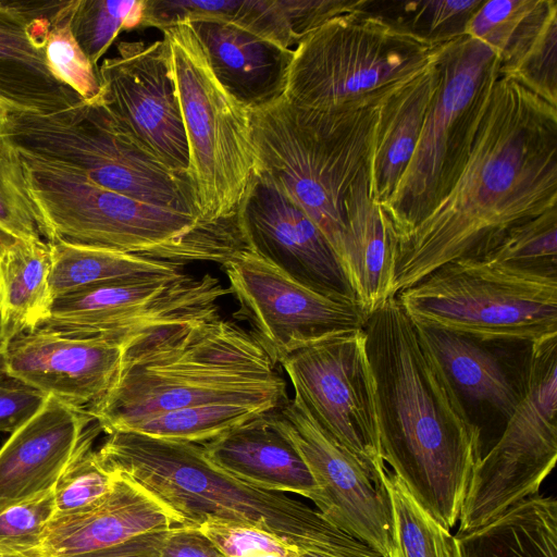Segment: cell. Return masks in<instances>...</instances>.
I'll list each match as a JSON object with an SVG mask.
<instances>
[{"label": "cell", "instance_id": "17", "mask_svg": "<svg viewBox=\"0 0 557 557\" xmlns=\"http://www.w3.org/2000/svg\"><path fill=\"white\" fill-rule=\"evenodd\" d=\"M99 65L100 100L174 172L188 175L189 153L165 41H120Z\"/></svg>", "mask_w": 557, "mask_h": 557}, {"label": "cell", "instance_id": "46", "mask_svg": "<svg viewBox=\"0 0 557 557\" xmlns=\"http://www.w3.org/2000/svg\"><path fill=\"white\" fill-rule=\"evenodd\" d=\"M47 399L40 391L17 381L0 383V432L16 431L42 408Z\"/></svg>", "mask_w": 557, "mask_h": 557}, {"label": "cell", "instance_id": "40", "mask_svg": "<svg viewBox=\"0 0 557 557\" xmlns=\"http://www.w3.org/2000/svg\"><path fill=\"white\" fill-rule=\"evenodd\" d=\"M75 0H67L52 24L46 45V57L53 74L85 101L101 96L99 67L95 66L74 39L70 15Z\"/></svg>", "mask_w": 557, "mask_h": 557}, {"label": "cell", "instance_id": "22", "mask_svg": "<svg viewBox=\"0 0 557 557\" xmlns=\"http://www.w3.org/2000/svg\"><path fill=\"white\" fill-rule=\"evenodd\" d=\"M180 524L181 520L166 506L115 472L106 499L85 513L50 521L40 547L30 557L82 556Z\"/></svg>", "mask_w": 557, "mask_h": 557}, {"label": "cell", "instance_id": "10", "mask_svg": "<svg viewBox=\"0 0 557 557\" xmlns=\"http://www.w3.org/2000/svg\"><path fill=\"white\" fill-rule=\"evenodd\" d=\"M499 66L496 52L468 35L442 46L436 89L413 154L393 196L381 206L398 244L461 173Z\"/></svg>", "mask_w": 557, "mask_h": 557}, {"label": "cell", "instance_id": "35", "mask_svg": "<svg viewBox=\"0 0 557 557\" xmlns=\"http://www.w3.org/2000/svg\"><path fill=\"white\" fill-rule=\"evenodd\" d=\"M97 422L86 430L74 456L53 487L51 521L85 513L101 504L111 492L115 472L109 470L92 448L101 432Z\"/></svg>", "mask_w": 557, "mask_h": 557}, {"label": "cell", "instance_id": "21", "mask_svg": "<svg viewBox=\"0 0 557 557\" xmlns=\"http://www.w3.org/2000/svg\"><path fill=\"white\" fill-rule=\"evenodd\" d=\"M95 420L48 397L0 448V511L52 490Z\"/></svg>", "mask_w": 557, "mask_h": 557}, {"label": "cell", "instance_id": "49", "mask_svg": "<svg viewBox=\"0 0 557 557\" xmlns=\"http://www.w3.org/2000/svg\"><path fill=\"white\" fill-rule=\"evenodd\" d=\"M2 339V317H1V309H0V345Z\"/></svg>", "mask_w": 557, "mask_h": 557}, {"label": "cell", "instance_id": "11", "mask_svg": "<svg viewBox=\"0 0 557 557\" xmlns=\"http://www.w3.org/2000/svg\"><path fill=\"white\" fill-rule=\"evenodd\" d=\"M201 218H234L257 168L250 111L219 82L188 22L163 30Z\"/></svg>", "mask_w": 557, "mask_h": 557}, {"label": "cell", "instance_id": "44", "mask_svg": "<svg viewBox=\"0 0 557 557\" xmlns=\"http://www.w3.org/2000/svg\"><path fill=\"white\" fill-rule=\"evenodd\" d=\"M296 46L338 16L367 9L370 0H278Z\"/></svg>", "mask_w": 557, "mask_h": 557}, {"label": "cell", "instance_id": "24", "mask_svg": "<svg viewBox=\"0 0 557 557\" xmlns=\"http://www.w3.org/2000/svg\"><path fill=\"white\" fill-rule=\"evenodd\" d=\"M342 268L350 289L369 317L396 296L398 239L381 206L369 195L368 168L345 198Z\"/></svg>", "mask_w": 557, "mask_h": 557}, {"label": "cell", "instance_id": "37", "mask_svg": "<svg viewBox=\"0 0 557 557\" xmlns=\"http://www.w3.org/2000/svg\"><path fill=\"white\" fill-rule=\"evenodd\" d=\"M144 0H75L70 15L74 39L97 67L122 30L141 27Z\"/></svg>", "mask_w": 557, "mask_h": 557}, {"label": "cell", "instance_id": "39", "mask_svg": "<svg viewBox=\"0 0 557 557\" xmlns=\"http://www.w3.org/2000/svg\"><path fill=\"white\" fill-rule=\"evenodd\" d=\"M481 259L557 272V208L511 227Z\"/></svg>", "mask_w": 557, "mask_h": 557}, {"label": "cell", "instance_id": "31", "mask_svg": "<svg viewBox=\"0 0 557 557\" xmlns=\"http://www.w3.org/2000/svg\"><path fill=\"white\" fill-rule=\"evenodd\" d=\"M196 18L231 23L286 49L296 48L278 0H144L141 27L163 32Z\"/></svg>", "mask_w": 557, "mask_h": 557}, {"label": "cell", "instance_id": "2", "mask_svg": "<svg viewBox=\"0 0 557 557\" xmlns=\"http://www.w3.org/2000/svg\"><path fill=\"white\" fill-rule=\"evenodd\" d=\"M381 456L444 528L458 522L481 460V431L396 296L364 324Z\"/></svg>", "mask_w": 557, "mask_h": 557}, {"label": "cell", "instance_id": "26", "mask_svg": "<svg viewBox=\"0 0 557 557\" xmlns=\"http://www.w3.org/2000/svg\"><path fill=\"white\" fill-rule=\"evenodd\" d=\"M437 85L436 62L380 104L368 163L370 197L384 206L413 154Z\"/></svg>", "mask_w": 557, "mask_h": 557}, {"label": "cell", "instance_id": "23", "mask_svg": "<svg viewBox=\"0 0 557 557\" xmlns=\"http://www.w3.org/2000/svg\"><path fill=\"white\" fill-rule=\"evenodd\" d=\"M187 22L205 47L219 82L249 111L285 95L294 49L223 21Z\"/></svg>", "mask_w": 557, "mask_h": 557}, {"label": "cell", "instance_id": "33", "mask_svg": "<svg viewBox=\"0 0 557 557\" xmlns=\"http://www.w3.org/2000/svg\"><path fill=\"white\" fill-rule=\"evenodd\" d=\"M269 412H271L269 409L257 405H197L152 416L126 431L158 438L202 444Z\"/></svg>", "mask_w": 557, "mask_h": 557}, {"label": "cell", "instance_id": "38", "mask_svg": "<svg viewBox=\"0 0 557 557\" xmlns=\"http://www.w3.org/2000/svg\"><path fill=\"white\" fill-rule=\"evenodd\" d=\"M42 238L21 153L0 135V253L20 240Z\"/></svg>", "mask_w": 557, "mask_h": 557}, {"label": "cell", "instance_id": "25", "mask_svg": "<svg viewBox=\"0 0 557 557\" xmlns=\"http://www.w3.org/2000/svg\"><path fill=\"white\" fill-rule=\"evenodd\" d=\"M219 468L262 490L295 493L317 505L321 491L294 446L274 430L267 413L201 444Z\"/></svg>", "mask_w": 557, "mask_h": 557}, {"label": "cell", "instance_id": "47", "mask_svg": "<svg viewBox=\"0 0 557 557\" xmlns=\"http://www.w3.org/2000/svg\"><path fill=\"white\" fill-rule=\"evenodd\" d=\"M76 557H159V555L154 546L153 532H149L116 546Z\"/></svg>", "mask_w": 557, "mask_h": 557}, {"label": "cell", "instance_id": "42", "mask_svg": "<svg viewBox=\"0 0 557 557\" xmlns=\"http://www.w3.org/2000/svg\"><path fill=\"white\" fill-rule=\"evenodd\" d=\"M198 528L227 557H304L297 546L249 524L208 519Z\"/></svg>", "mask_w": 557, "mask_h": 557}, {"label": "cell", "instance_id": "28", "mask_svg": "<svg viewBox=\"0 0 557 557\" xmlns=\"http://www.w3.org/2000/svg\"><path fill=\"white\" fill-rule=\"evenodd\" d=\"M414 327L460 398L487 404L506 420L511 416L520 398V385L508 376L492 351L480 342L457 333L419 325Z\"/></svg>", "mask_w": 557, "mask_h": 557}, {"label": "cell", "instance_id": "19", "mask_svg": "<svg viewBox=\"0 0 557 557\" xmlns=\"http://www.w3.org/2000/svg\"><path fill=\"white\" fill-rule=\"evenodd\" d=\"M124 347L115 341L76 338L36 327L0 346V366L10 379L87 409L115 382Z\"/></svg>", "mask_w": 557, "mask_h": 557}, {"label": "cell", "instance_id": "30", "mask_svg": "<svg viewBox=\"0 0 557 557\" xmlns=\"http://www.w3.org/2000/svg\"><path fill=\"white\" fill-rule=\"evenodd\" d=\"M51 251L50 290L63 294L111 282H140L186 272L188 264L112 249L48 242Z\"/></svg>", "mask_w": 557, "mask_h": 557}, {"label": "cell", "instance_id": "6", "mask_svg": "<svg viewBox=\"0 0 557 557\" xmlns=\"http://www.w3.org/2000/svg\"><path fill=\"white\" fill-rule=\"evenodd\" d=\"M382 101L317 110L283 96L250 111L256 171L274 180L309 215L341 264L345 198L368 168Z\"/></svg>", "mask_w": 557, "mask_h": 557}, {"label": "cell", "instance_id": "41", "mask_svg": "<svg viewBox=\"0 0 557 557\" xmlns=\"http://www.w3.org/2000/svg\"><path fill=\"white\" fill-rule=\"evenodd\" d=\"M54 513L53 488L0 511V557H30Z\"/></svg>", "mask_w": 557, "mask_h": 557}, {"label": "cell", "instance_id": "18", "mask_svg": "<svg viewBox=\"0 0 557 557\" xmlns=\"http://www.w3.org/2000/svg\"><path fill=\"white\" fill-rule=\"evenodd\" d=\"M237 221L246 248L288 277L323 293L354 296L329 240L267 174H252Z\"/></svg>", "mask_w": 557, "mask_h": 557}, {"label": "cell", "instance_id": "12", "mask_svg": "<svg viewBox=\"0 0 557 557\" xmlns=\"http://www.w3.org/2000/svg\"><path fill=\"white\" fill-rule=\"evenodd\" d=\"M520 398L496 444L478 462L458 532L483 525L539 494L557 459V335L529 345Z\"/></svg>", "mask_w": 557, "mask_h": 557}, {"label": "cell", "instance_id": "7", "mask_svg": "<svg viewBox=\"0 0 557 557\" xmlns=\"http://www.w3.org/2000/svg\"><path fill=\"white\" fill-rule=\"evenodd\" d=\"M0 135L22 156L81 174L133 199L202 219L189 175L166 166L100 98L51 114L1 112Z\"/></svg>", "mask_w": 557, "mask_h": 557}, {"label": "cell", "instance_id": "9", "mask_svg": "<svg viewBox=\"0 0 557 557\" xmlns=\"http://www.w3.org/2000/svg\"><path fill=\"white\" fill-rule=\"evenodd\" d=\"M396 297L414 325L478 342L532 344L557 335V272L465 258Z\"/></svg>", "mask_w": 557, "mask_h": 557}, {"label": "cell", "instance_id": "29", "mask_svg": "<svg viewBox=\"0 0 557 557\" xmlns=\"http://www.w3.org/2000/svg\"><path fill=\"white\" fill-rule=\"evenodd\" d=\"M50 272V246L42 238L20 240L0 253L1 345L46 319Z\"/></svg>", "mask_w": 557, "mask_h": 557}, {"label": "cell", "instance_id": "50", "mask_svg": "<svg viewBox=\"0 0 557 557\" xmlns=\"http://www.w3.org/2000/svg\"><path fill=\"white\" fill-rule=\"evenodd\" d=\"M0 113H1V109H0Z\"/></svg>", "mask_w": 557, "mask_h": 557}, {"label": "cell", "instance_id": "34", "mask_svg": "<svg viewBox=\"0 0 557 557\" xmlns=\"http://www.w3.org/2000/svg\"><path fill=\"white\" fill-rule=\"evenodd\" d=\"M381 479L392 517L393 550L389 557H446L449 530L417 502L394 472L385 468Z\"/></svg>", "mask_w": 557, "mask_h": 557}, {"label": "cell", "instance_id": "48", "mask_svg": "<svg viewBox=\"0 0 557 557\" xmlns=\"http://www.w3.org/2000/svg\"><path fill=\"white\" fill-rule=\"evenodd\" d=\"M301 554L304 557H336V556H332V555H327V554H323V553L302 550V549H301Z\"/></svg>", "mask_w": 557, "mask_h": 557}, {"label": "cell", "instance_id": "20", "mask_svg": "<svg viewBox=\"0 0 557 557\" xmlns=\"http://www.w3.org/2000/svg\"><path fill=\"white\" fill-rule=\"evenodd\" d=\"M67 1L0 0V109L51 114L83 99L51 71L46 45Z\"/></svg>", "mask_w": 557, "mask_h": 557}, {"label": "cell", "instance_id": "3", "mask_svg": "<svg viewBox=\"0 0 557 557\" xmlns=\"http://www.w3.org/2000/svg\"><path fill=\"white\" fill-rule=\"evenodd\" d=\"M250 330L221 315L144 333L125 344L109 392L87 412L107 434L197 405L246 404L276 410L287 384Z\"/></svg>", "mask_w": 557, "mask_h": 557}, {"label": "cell", "instance_id": "32", "mask_svg": "<svg viewBox=\"0 0 557 557\" xmlns=\"http://www.w3.org/2000/svg\"><path fill=\"white\" fill-rule=\"evenodd\" d=\"M555 18L556 0H484L465 35L491 47L500 61L499 75H507Z\"/></svg>", "mask_w": 557, "mask_h": 557}, {"label": "cell", "instance_id": "4", "mask_svg": "<svg viewBox=\"0 0 557 557\" xmlns=\"http://www.w3.org/2000/svg\"><path fill=\"white\" fill-rule=\"evenodd\" d=\"M101 462L156 497L182 524L208 519L256 527L302 550L336 557H381L285 493L262 490L215 466L201 444L132 431L107 434L97 450Z\"/></svg>", "mask_w": 557, "mask_h": 557}, {"label": "cell", "instance_id": "27", "mask_svg": "<svg viewBox=\"0 0 557 557\" xmlns=\"http://www.w3.org/2000/svg\"><path fill=\"white\" fill-rule=\"evenodd\" d=\"M446 557H557V500L536 494L487 523L449 534Z\"/></svg>", "mask_w": 557, "mask_h": 557}, {"label": "cell", "instance_id": "1", "mask_svg": "<svg viewBox=\"0 0 557 557\" xmlns=\"http://www.w3.org/2000/svg\"><path fill=\"white\" fill-rule=\"evenodd\" d=\"M557 208V106L499 75L466 164L398 244L397 295L444 264L482 258L513 226Z\"/></svg>", "mask_w": 557, "mask_h": 557}, {"label": "cell", "instance_id": "43", "mask_svg": "<svg viewBox=\"0 0 557 557\" xmlns=\"http://www.w3.org/2000/svg\"><path fill=\"white\" fill-rule=\"evenodd\" d=\"M509 76L557 106V18L553 20Z\"/></svg>", "mask_w": 557, "mask_h": 557}, {"label": "cell", "instance_id": "13", "mask_svg": "<svg viewBox=\"0 0 557 557\" xmlns=\"http://www.w3.org/2000/svg\"><path fill=\"white\" fill-rule=\"evenodd\" d=\"M228 294V286L210 273L91 285L53 298L37 327L125 344L150 331L216 318L219 300Z\"/></svg>", "mask_w": 557, "mask_h": 557}, {"label": "cell", "instance_id": "36", "mask_svg": "<svg viewBox=\"0 0 557 557\" xmlns=\"http://www.w3.org/2000/svg\"><path fill=\"white\" fill-rule=\"evenodd\" d=\"M484 0L370 1L369 9L441 46L465 35L471 15Z\"/></svg>", "mask_w": 557, "mask_h": 557}, {"label": "cell", "instance_id": "15", "mask_svg": "<svg viewBox=\"0 0 557 557\" xmlns=\"http://www.w3.org/2000/svg\"><path fill=\"white\" fill-rule=\"evenodd\" d=\"M249 323L272 360L362 329L368 315L354 296L323 293L288 277L247 248L221 265Z\"/></svg>", "mask_w": 557, "mask_h": 557}, {"label": "cell", "instance_id": "14", "mask_svg": "<svg viewBox=\"0 0 557 557\" xmlns=\"http://www.w3.org/2000/svg\"><path fill=\"white\" fill-rule=\"evenodd\" d=\"M317 422L366 469L377 487L381 456L374 377L364 327L300 349L280 363Z\"/></svg>", "mask_w": 557, "mask_h": 557}, {"label": "cell", "instance_id": "8", "mask_svg": "<svg viewBox=\"0 0 557 557\" xmlns=\"http://www.w3.org/2000/svg\"><path fill=\"white\" fill-rule=\"evenodd\" d=\"M442 46L368 5L329 21L296 46L284 96L317 110L379 102L431 67Z\"/></svg>", "mask_w": 557, "mask_h": 557}, {"label": "cell", "instance_id": "45", "mask_svg": "<svg viewBox=\"0 0 557 557\" xmlns=\"http://www.w3.org/2000/svg\"><path fill=\"white\" fill-rule=\"evenodd\" d=\"M159 557H227L199 528L180 524L153 532Z\"/></svg>", "mask_w": 557, "mask_h": 557}, {"label": "cell", "instance_id": "5", "mask_svg": "<svg viewBox=\"0 0 557 557\" xmlns=\"http://www.w3.org/2000/svg\"><path fill=\"white\" fill-rule=\"evenodd\" d=\"M22 156V154H21ZM42 237L189 264H224L246 248L234 218L207 222L103 188L22 156Z\"/></svg>", "mask_w": 557, "mask_h": 557}, {"label": "cell", "instance_id": "16", "mask_svg": "<svg viewBox=\"0 0 557 557\" xmlns=\"http://www.w3.org/2000/svg\"><path fill=\"white\" fill-rule=\"evenodd\" d=\"M270 425L297 450L318 483V511L381 557L393 550L389 500L362 465L341 446L294 395L267 413Z\"/></svg>", "mask_w": 557, "mask_h": 557}]
</instances>
